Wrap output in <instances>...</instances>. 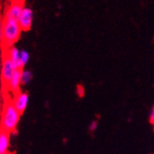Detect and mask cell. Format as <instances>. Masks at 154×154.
<instances>
[{"label":"cell","mask_w":154,"mask_h":154,"mask_svg":"<svg viewBox=\"0 0 154 154\" xmlns=\"http://www.w3.org/2000/svg\"><path fill=\"white\" fill-rule=\"evenodd\" d=\"M20 116L21 114L13 105L12 102L7 103L3 107L1 119H0L1 129H4L8 133L14 132L20 123Z\"/></svg>","instance_id":"1"},{"label":"cell","mask_w":154,"mask_h":154,"mask_svg":"<svg viewBox=\"0 0 154 154\" xmlns=\"http://www.w3.org/2000/svg\"><path fill=\"white\" fill-rule=\"evenodd\" d=\"M21 32L22 30L19 24L18 20L5 17L3 44L6 46L8 47L13 46L14 44L20 39Z\"/></svg>","instance_id":"2"},{"label":"cell","mask_w":154,"mask_h":154,"mask_svg":"<svg viewBox=\"0 0 154 154\" xmlns=\"http://www.w3.org/2000/svg\"><path fill=\"white\" fill-rule=\"evenodd\" d=\"M19 24L22 31H29L32 26L33 21V11L31 8L25 7L23 8L21 14L18 19Z\"/></svg>","instance_id":"3"},{"label":"cell","mask_w":154,"mask_h":154,"mask_svg":"<svg viewBox=\"0 0 154 154\" xmlns=\"http://www.w3.org/2000/svg\"><path fill=\"white\" fill-rule=\"evenodd\" d=\"M30 101V96L25 91H19L14 94V98L12 100V103L15 108L20 112V114L24 113L28 107Z\"/></svg>","instance_id":"4"},{"label":"cell","mask_w":154,"mask_h":154,"mask_svg":"<svg viewBox=\"0 0 154 154\" xmlns=\"http://www.w3.org/2000/svg\"><path fill=\"white\" fill-rule=\"evenodd\" d=\"M6 57L11 61L17 70H22L23 66L20 61V50L18 47H16L15 45L8 47L7 50Z\"/></svg>","instance_id":"5"},{"label":"cell","mask_w":154,"mask_h":154,"mask_svg":"<svg viewBox=\"0 0 154 154\" xmlns=\"http://www.w3.org/2000/svg\"><path fill=\"white\" fill-rule=\"evenodd\" d=\"M16 70L17 69L15 68V66H13L11 61L7 57H5L3 59L2 67H1V79H2V80L6 84H8V82L13 77V75Z\"/></svg>","instance_id":"6"},{"label":"cell","mask_w":154,"mask_h":154,"mask_svg":"<svg viewBox=\"0 0 154 154\" xmlns=\"http://www.w3.org/2000/svg\"><path fill=\"white\" fill-rule=\"evenodd\" d=\"M23 8H24V6L22 5V3L20 1H14L8 8L5 17L18 20L19 17H20V15L21 14V11H22Z\"/></svg>","instance_id":"7"},{"label":"cell","mask_w":154,"mask_h":154,"mask_svg":"<svg viewBox=\"0 0 154 154\" xmlns=\"http://www.w3.org/2000/svg\"><path fill=\"white\" fill-rule=\"evenodd\" d=\"M20 73H21V70H16L13 77L10 79V80L7 84L8 88L14 93H17V92L20 91V87L22 85Z\"/></svg>","instance_id":"8"},{"label":"cell","mask_w":154,"mask_h":154,"mask_svg":"<svg viewBox=\"0 0 154 154\" xmlns=\"http://www.w3.org/2000/svg\"><path fill=\"white\" fill-rule=\"evenodd\" d=\"M10 147V133L0 129V153H8Z\"/></svg>","instance_id":"9"},{"label":"cell","mask_w":154,"mask_h":154,"mask_svg":"<svg viewBox=\"0 0 154 154\" xmlns=\"http://www.w3.org/2000/svg\"><path fill=\"white\" fill-rule=\"evenodd\" d=\"M20 77H21V84L23 86H26L32 82L33 79V74L29 69H22L20 73Z\"/></svg>","instance_id":"10"},{"label":"cell","mask_w":154,"mask_h":154,"mask_svg":"<svg viewBox=\"0 0 154 154\" xmlns=\"http://www.w3.org/2000/svg\"><path fill=\"white\" fill-rule=\"evenodd\" d=\"M30 60V54L26 50H20V61L22 66H26Z\"/></svg>","instance_id":"11"},{"label":"cell","mask_w":154,"mask_h":154,"mask_svg":"<svg viewBox=\"0 0 154 154\" xmlns=\"http://www.w3.org/2000/svg\"><path fill=\"white\" fill-rule=\"evenodd\" d=\"M4 37V20L0 18V44L3 43Z\"/></svg>","instance_id":"12"},{"label":"cell","mask_w":154,"mask_h":154,"mask_svg":"<svg viewBox=\"0 0 154 154\" xmlns=\"http://www.w3.org/2000/svg\"><path fill=\"white\" fill-rule=\"evenodd\" d=\"M97 128H98V122L97 121H92L91 123V125H90V130L91 131H95L96 129H97Z\"/></svg>","instance_id":"13"},{"label":"cell","mask_w":154,"mask_h":154,"mask_svg":"<svg viewBox=\"0 0 154 154\" xmlns=\"http://www.w3.org/2000/svg\"><path fill=\"white\" fill-rule=\"evenodd\" d=\"M149 121L154 125V105H153V107L150 111V114H149Z\"/></svg>","instance_id":"14"},{"label":"cell","mask_w":154,"mask_h":154,"mask_svg":"<svg viewBox=\"0 0 154 154\" xmlns=\"http://www.w3.org/2000/svg\"><path fill=\"white\" fill-rule=\"evenodd\" d=\"M0 154H8V153H0Z\"/></svg>","instance_id":"15"}]
</instances>
